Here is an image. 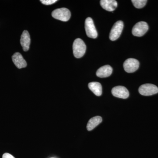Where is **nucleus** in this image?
Segmentation results:
<instances>
[{
	"instance_id": "nucleus-15",
	"label": "nucleus",
	"mask_w": 158,
	"mask_h": 158,
	"mask_svg": "<svg viewBox=\"0 0 158 158\" xmlns=\"http://www.w3.org/2000/svg\"><path fill=\"white\" fill-rule=\"evenodd\" d=\"M131 2L135 8L137 9H141L146 5L147 1L146 0H132Z\"/></svg>"
},
{
	"instance_id": "nucleus-17",
	"label": "nucleus",
	"mask_w": 158,
	"mask_h": 158,
	"mask_svg": "<svg viewBox=\"0 0 158 158\" xmlns=\"http://www.w3.org/2000/svg\"><path fill=\"white\" fill-rule=\"evenodd\" d=\"M2 158H15L13 156L8 153H5L3 154Z\"/></svg>"
},
{
	"instance_id": "nucleus-13",
	"label": "nucleus",
	"mask_w": 158,
	"mask_h": 158,
	"mask_svg": "<svg viewBox=\"0 0 158 158\" xmlns=\"http://www.w3.org/2000/svg\"><path fill=\"white\" fill-rule=\"evenodd\" d=\"M89 89L97 96H100L102 94V86L100 83L97 82H90L88 84Z\"/></svg>"
},
{
	"instance_id": "nucleus-8",
	"label": "nucleus",
	"mask_w": 158,
	"mask_h": 158,
	"mask_svg": "<svg viewBox=\"0 0 158 158\" xmlns=\"http://www.w3.org/2000/svg\"><path fill=\"white\" fill-rule=\"evenodd\" d=\"M112 94L116 97L123 99L127 98L129 96V92L125 87L118 86L114 87L112 90Z\"/></svg>"
},
{
	"instance_id": "nucleus-11",
	"label": "nucleus",
	"mask_w": 158,
	"mask_h": 158,
	"mask_svg": "<svg viewBox=\"0 0 158 158\" xmlns=\"http://www.w3.org/2000/svg\"><path fill=\"white\" fill-rule=\"evenodd\" d=\"M100 5L102 8L109 11H113L117 7V3L115 0H101Z\"/></svg>"
},
{
	"instance_id": "nucleus-3",
	"label": "nucleus",
	"mask_w": 158,
	"mask_h": 158,
	"mask_svg": "<svg viewBox=\"0 0 158 158\" xmlns=\"http://www.w3.org/2000/svg\"><path fill=\"white\" fill-rule=\"evenodd\" d=\"M85 28L87 36L90 38L95 39L98 37L97 31L95 28L93 20L90 17L86 19L85 22Z\"/></svg>"
},
{
	"instance_id": "nucleus-2",
	"label": "nucleus",
	"mask_w": 158,
	"mask_h": 158,
	"mask_svg": "<svg viewBox=\"0 0 158 158\" xmlns=\"http://www.w3.org/2000/svg\"><path fill=\"white\" fill-rule=\"evenodd\" d=\"M52 16L56 19L62 21H68L70 18V11L66 8L58 9L52 11Z\"/></svg>"
},
{
	"instance_id": "nucleus-5",
	"label": "nucleus",
	"mask_w": 158,
	"mask_h": 158,
	"mask_svg": "<svg viewBox=\"0 0 158 158\" xmlns=\"http://www.w3.org/2000/svg\"><path fill=\"white\" fill-rule=\"evenodd\" d=\"M139 92L140 94L144 96H150L158 93V88L152 84H144L140 86Z\"/></svg>"
},
{
	"instance_id": "nucleus-1",
	"label": "nucleus",
	"mask_w": 158,
	"mask_h": 158,
	"mask_svg": "<svg viewBox=\"0 0 158 158\" xmlns=\"http://www.w3.org/2000/svg\"><path fill=\"white\" fill-rule=\"evenodd\" d=\"M73 49L74 56L76 58L79 59L85 55L86 51V46L82 39L77 38L74 41Z\"/></svg>"
},
{
	"instance_id": "nucleus-7",
	"label": "nucleus",
	"mask_w": 158,
	"mask_h": 158,
	"mask_svg": "<svg viewBox=\"0 0 158 158\" xmlns=\"http://www.w3.org/2000/svg\"><path fill=\"white\" fill-rule=\"evenodd\" d=\"M139 67V62L137 59L130 58L127 59L123 63L125 71L128 73L135 72Z\"/></svg>"
},
{
	"instance_id": "nucleus-6",
	"label": "nucleus",
	"mask_w": 158,
	"mask_h": 158,
	"mask_svg": "<svg viewBox=\"0 0 158 158\" xmlns=\"http://www.w3.org/2000/svg\"><path fill=\"white\" fill-rule=\"evenodd\" d=\"M123 28V23L122 21H118L115 23L111 29L110 34V40H116L120 37Z\"/></svg>"
},
{
	"instance_id": "nucleus-12",
	"label": "nucleus",
	"mask_w": 158,
	"mask_h": 158,
	"mask_svg": "<svg viewBox=\"0 0 158 158\" xmlns=\"http://www.w3.org/2000/svg\"><path fill=\"white\" fill-rule=\"evenodd\" d=\"M113 72V68L110 65H105L98 69L96 75L99 77L105 78L110 77Z\"/></svg>"
},
{
	"instance_id": "nucleus-4",
	"label": "nucleus",
	"mask_w": 158,
	"mask_h": 158,
	"mask_svg": "<svg viewBox=\"0 0 158 158\" xmlns=\"http://www.w3.org/2000/svg\"><path fill=\"white\" fill-rule=\"evenodd\" d=\"M148 30V26L145 22H139L133 27L132 33L136 37H142Z\"/></svg>"
},
{
	"instance_id": "nucleus-9",
	"label": "nucleus",
	"mask_w": 158,
	"mask_h": 158,
	"mask_svg": "<svg viewBox=\"0 0 158 158\" xmlns=\"http://www.w3.org/2000/svg\"><path fill=\"white\" fill-rule=\"evenodd\" d=\"M12 61L15 66L19 69L25 68L27 66V63L23 59L21 54L16 52L12 56Z\"/></svg>"
},
{
	"instance_id": "nucleus-10",
	"label": "nucleus",
	"mask_w": 158,
	"mask_h": 158,
	"mask_svg": "<svg viewBox=\"0 0 158 158\" xmlns=\"http://www.w3.org/2000/svg\"><path fill=\"white\" fill-rule=\"evenodd\" d=\"M20 43L24 51L27 52L29 50L31 44V37L27 31L23 32L21 37Z\"/></svg>"
},
{
	"instance_id": "nucleus-18",
	"label": "nucleus",
	"mask_w": 158,
	"mask_h": 158,
	"mask_svg": "<svg viewBox=\"0 0 158 158\" xmlns=\"http://www.w3.org/2000/svg\"></svg>"
},
{
	"instance_id": "nucleus-14",
	"label": "nucleus",
	"mask_w": 158,
	"mask_h": 158,
	"mask_svg": "<svg viewBox=\"0 0 158 158\" xmlns=\"http://www.w3.org/2000/svg\"><path fill=\"white\" fill-rule=\"evenodd\" d=\"M102 120V119L101 116H96L92 117L88 121L87 126V130L88 131L93 130L100 123H101Z\"/></svg>"
},
{
	"instance_id": "nucleus-16",
	"label": "nucleus",
	"mask_w": 158,
	"mask_h": 158,
	"mask_svg": "<svg viewBox=\"0 0 158 158\" xmlns=\"http://www.w3.org/2000/svg\"><path fill=\"white\" fill-rule=\"evenodd\" d=\"M40 1L44 5L48 6V5H52V4L56 3L58 1L57 0H41Z\"/></svg>"
}]
</instances>
